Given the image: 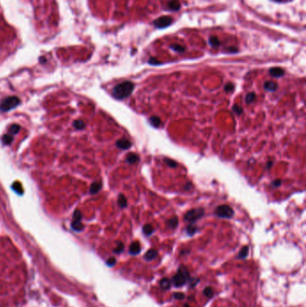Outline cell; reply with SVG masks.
Segmentation results:
<instances>
[{"mask_svg":"<svg viewBox=\"0 0 306 307\" xmlns=\"http://www.w3.org/2000/svg\"><path fill=\"white\" fill-rule=\"evenodd\" d=\"M271 166H272V162H270V161H269V162L268 163V164H267V168H268V169H269Z\"/></svg>","mask_w":306,"mask_h":307,"instance_id":"cell-41","label":"cell"},{"mask_svg":"<svg viewBox=\"0 0 306 307\" xmlns=\"http://www.w3.org/2000/svg\"><path fill=\"white\" fill-rule=\"evenodd\" d=\"M178 223H179L178 217L174 216L173 218H171V219H170V220L167 221V225H168V226H169L170 228L174 229L178 226Z\"/></svg>","mask_w":306,"mask_h":307,"instance_id":"cell-22","label":"cell"},{"mask_svg":"<svg viewBox=\"0 0 306 307\" xmlns=\"http://www.w3.org/2000/svg\"><path fill=\"white\" fill-rule=\"evenodd\" d=\"M74 127L77 129H82L86 127V125H85V122L83 121L78 120V121H76L74 122Z\"/></svg>","mask_w":306,"mask_h":307,"instance_id":"cell-30","label":"cell"},{"mask_svg":"<svg viewBox=\"0 0 306 307\" xmlns=\"http://www.w3.org/2000/svg\"><path fill=\"white\" fill-rule=\"evenodd\" d=\"M269 74L273 77H281L285 75V70L281 67H271L269 69Z\"/></svg>","mask_w":306,"mask_h":307,"instance_id":"cell-9","label":"cell"},{"mask_svg":"<svg viewBox=\"0 0 306 307\" xmlns=\"http://www.w3.org/2000/svg\"><path fill=\"white\" fill-rule=\"evenodd\" d=\"M197 231H198V229H197V227L196 226H194L193 225H189L187 227H186V233L189 235H195L196 233H197Z\"/></svg>","mask_w":306,"mask_h":307,"instance_id":"cell-24","label":"cell"},{"mask_svg":"<svg viewBox=\"0 0 306 307\" xmlns=\"http://www.w3.org/2000/svg\"><path fill=\"white\" fill-rule=\"evenodd\" d=\"M173 22V19L169 15H164L154 21V25L158 29H164L170 26Z\"/></svg>","mask_w":306,"mask_h":307,"instance_id":"cell-6","label":"cell"},{"mask_svg":"<svg viewBox=\"0 0 306 307\" xmlns=\"http://www.w3.org/2000/svg\"><path fill=\"white\" fill-rule=\"evenodd\" d=\"M116 145H117V146H118L119 148L123 149V150H127V149H128V148H130L131 146H132L131 142H130L128 139H125V138H122V139L118 140L117 143H116Z\"/></svg>","mask_w":306,"mask_h":307,"instance_id":"cell-8","label":"cell"},{"mask_svg":"<svg viewBox=\"0 0 306 307\" xmlns=\"http://www.w3.org/2000/svg\"><path fill=\"white\" fill-rule=\"evenodd\" d=\"M184 307H190V305H189L188 304H186V305H184Z\"/></svg>","mask_w":306,"mask_h":307,"instance_id":"cell-42","label":"cell"},{"mask_svg":"<svg viewBox=\"0 0 306 307\" xmlns=\"http://www.w3.org/2000/svg\"><path fill=\"white\" fill-rule=\"evenodd\" d=\"M2 141L4 142V144H6V145H10V144L12 143V141H13V136H11V135H9V134H6V135H4L3 137H2Z\"/></svg>","mask_w":306,"mask_h":307,"instance_id":"cell-26","label":"cell"},{"mask_svg":"<svg viewBox=\"0 0 306 307\" xmlns=\"http://www.w3.org/2000/svg\"><path fill=\"white\" fill-rule=\"evenodd\" d=\"M189 279H190V275L189 272L185 270V268H180L178 272L172 278V283L175 286L180 287L185 284Z\"/></svg>","mask_w":306,"mask_h":307,"instance_id":"cell-2","label":"cell"},{"mask_svg":"<svg viewBox=\"0 0 306 307\" xmlns=\"http://www.w3.org/2000/svg\"><path fill=\"white\" fill-rule=\"evenodd\" d=\"M160 285L164 290H167L171 287V281L168 279H163L160 282Z\"/></svg>","mask_w":306,"mask_h":307,"instance_id":"cell-23","label":"cell"},{"mask_svg":"<svg viewBox=\"0 0 306 307\" xmlns=\"http://www.w3.org/2000/svg\"><path fill=\"white\" fill-rule=\"evenodd\" d=\"M107 264L109 266H113V265L116 264V259L115 258H110L108 260H107Z\"/></svg>","mask_w":306,"mask_h":307,"instance_id":"cell-38","label":"cell"},{"mask_svg":"<svg viewBox=\"0 0 306 307\" xmlns=\"http://www.w3.org/2000/svg\"><path fill=\"white\" fill-rule=\"evenodd\" d=\"M164 163L167 164L169 167H171V168H175V167L178 166V164L175 161L170 159V158H164Z\"/></svg>","mask_w":306,"mask_h":307,"instance_id":"cell-25","label":"cell"},{"mask_svg":"<svg viewBox=\"0 0 306 307\" xmlns=\"http://www.w3.org/2000/svg\"><path fill=\"white\" fill-rule=\"evenodd\" d=\"M233 111H234L235 113H237L238 115H240V114H242V108L241 107V106H239V105H237V104H235V105H234L233 106Z\"/></svg>","mask_w":306,"mask_h":307,"instance_id":"cell-33","label":"cell"},{"mask_svg":"<svg viewBox=\"0 0 306 307\" xmlns=\"http://www.w3.org/2000/svg\"><path fill=\"white\" fill-rule=\"evenodd\" d=\"M13 189H14V191H16V192H18L19 194H22V193L23 192V190H22V185L19 183V182H14V184H13Z\"/></svg>","mask_w":306,"mask_h":307,"instance_id":"cell-29","label":"cell"},{"mask_svg":"<svg viewBox=\"0 0 306 307\" xmlns=\"http://www.w3.org/2000/svg\"><path fill=\"white\" fill-rule=\"evenodd\" d=\"M203 293H204V295H206V297H211L212 295H213V289L211 288V287H206L205 289H204V291H203Z\"/></svg>","mask_w":306,"mask_h":307,"instance_id":"cell-31","label":"cell"},{"mask_svg":"<svg viewBox=\"0 0 306 307\" xmlns=\"http://www.w3.org/2000/svg\"><path fill=\"white\" fill-rule=\"evenodd\" d=\"M74 221L72 222V228L75 231H82L84 229V225L82 224L81 219H82V214L78 209H76L74 213Z\"/></svg>","mask_w":306,"mask_h":307,"instance_id":"cell-7","label":"cell"},{"mask_svg":"<svg viewBox=\"0 0 306 307\" xmlns=\"http://www.w3.org/2000/svg\"><path fill=\"white\" fill-rule=\"evenodd\" d=\"M248 253H249V247L248 246H244V247H242V250H240V252L238 253L237 258L238 259H245V258L248 256Z\"/></svg>","mask_w":306,"mask_h":307,"instance_id":"cell-20","label":"cell"},{"mask_svg":"<svg viewBox=\"0 0 306 307\" xmlns=\"http://www.w3.org/2000/svg\"><path fill=\"white\" fill-rule=\"evenodd\" d=\"M170 48L172 50H174L176 52H179V53H182V52H184L186 50V47L182 46V45H180V44H171L170 45Z\"/></svg>","mask_w":306,"mask_h":307,"instance_id":"cell-18","label":"cell"},{"mask_svg":"<svg viewBox=\"0 0 306 307\" xmlns=\"http://www.w3.org/2000/svg\"><path fill=\"white\" fill-rule=\"evenodd\" d=\"M135 88V85L130 81H125L117 85L112 90V96L118 100H123L128 97Z\"/></svg>","mask_w":306,"mask_h":307,"instance_id":"cell-1","label":"cell"},{"mask_svg":"<svg viewBox=\"0 0 306 307\" xmlns=\"http://www.w3.org/2000/svg\"><path fill=\"white\" fill-rule=\"evenodd\" d=\"M276 1H280V0H276Z\"/></svg>","mask_w":306,"mask_h":307,"instance_id":"cell-43","label":"cell"},{"mask_svg":"<svg viewBox=\"0 0 306 307\" xmlns=\"http://www.w3.org/2000/svg\"><path fill=\"white\" fill-rule=\"evenodd\" d=\"M20 126L19 125H17V124H13L10 128H9V132L11 133V134H16L17 132H19V130H20Z\"/></svg>","mask_w":306,"mask_h":307,"instance_id":"cell-28","label":"cell"},{"mask_svg":"<svg viewBox=\"0 0 306 307\" xmlns=\"http://www.w3.org/2000/svg\"><path fill=\"white\" fill-rule=\"evenodd\" d=\"M141 250V247H140V244L138 242H134L130 244L129 246V253L132 254V255H136L140 252Z\"/></svg>","mask_w":306,"mask_h":307,"instance_id":"cell-10","label":"cell"},{"mask_svg":"<svg viewBox=\"0 0 306 307\" xmlns=\"http://www.w3.org/2000/svg\"><path fill=\"white\" fill-rule=\"evenodd\" d=\"M281 184H282V181H281L280 179H277V180L273 181V182H272V186H273V187H275V188L279 187V186L281 185Z\"/></svg>","mask_w":306,"mask_h":307,"instance_id":"cell-36","label":"cell"},{"mask_svg":"<svg viewBox=\"0 0 306 307\" xmlns=\"http://www.w3.org/2000/svg\"><path fill=\"white\" fill-rule=\"evenodd\" d=\"M143 233L146 235H151L153 233H154V227L152 226V225L150 224H146L144 225L143 227Z\"/></svg>","mask_w":306,"mask_h":307,"instance_id":"cell-19","label":"cell"},{"mask_svg":"<svg viewBox=\"0 0 306 307\" xmlns=\"http://www.w3.org/2000/svg\"><path fill=\"white\" fill-rule=\"evenodd\" d=\"M264 89L269 92H275L278 89V84L273 81H267L264 83Z\"/></svg>","mask_w":306,"mask_h":307,"instance_id":"cell-11","label":"cell"},{"mask_svg":"<svg viewBox=\"0 0 306 307\" xmlns=\"http://www.w3.org/2000/svg\"><path fill=\"white\" fill-rule=\"evenodd\" d=\"M157 255H158V251H157L156 250L151 249V250H148V251H147V252L145 254L144 258H145V260H147V261H151V260H153L154 259H155Z\"/></svg>","mask_w":306,"mask_h":307,"instance_id":"cell-13","label":"cell"},{"mask_svg":"<svg viewBox=\"0 0 306 307\" xmlns=\"http://www.w3.org/2000/svg\"><path fill=\"white\" fill-rule=\"evenodd\" d=\"M118 204L121 208H124L128 206V200L126 199V197L123 194H120L119 198H118Z\"/></svg>","mask_w":306,"mask_h":307,"instance_id":"cell-17","label":"cell"},{"mask_svg":"<svg viewBox=\"0 0 306 307\" xmlns=\"http://www.w3.org/2000/svg\"><path fill=\"white\" fill-rule=\"evenodd\" d=\"M255 99H256V94H255V93H249L247 94V96H246V102L248 104H249V103L253 102L255 101Z\"/></svg>","mask_w":306,"mask_h":307,"instance_id":"cell-27","label":"cell"},{"mask_svg":"<svg viewBox=\"0 0 306 307\" xmlns=\"http://www.w3.org/2000/svg\"><path fill=\"white\" fill-rule=\"evenodd\" d=\"M227 51L231 52V53H236V52H238V49L234 48V47H229L227 49Z\"/></svg>","mask_w":306,"mask_h":307,"instance_id":"cell-39","label":"cell"},{"mask_svg":"<svg viewBox=\"0 0 306 307\" xmlns=\"http://www.w3.org/2000/svg\"><path fill=\"white\" fill-rule=\"evenodd\" d=\"M234 89V84H232V83H228L227 85H225V91L227 92V93L233 92Z\"/></svg>","mask_w":306,"mask_h":307,"instance_id":"cell-32","label":"cell"},{"mask_svg":"<svg viewBox=\"0 0 306 307\" xmlns=\"http://www.w3.org/2000/svg\"><path fill=\"white\" fill-rule=\"evenodd\" d=\"M20 99L16 96H10L2 101L0 102V111H8L14 107L18 106L20 103Z\"/></svg>","mask_w":306,"mask_h":307,"instance_id":"cell-3","label":"cell"},{"mask_svg":"<svg viewBox=\"0 0 306 307\" xmlns=\"http://www.w3.org/2000/svg\"><path fill=\"white\" fill-rule=\"evenodd\" d=\"M139 160V156L136 155V154H134V153H130L128 154V156L126 158V162L129 164H133L136 163L137 161Z\"/></svg>","mask_w":306,"mask_h":307,"instance_id":"cell-14","label":"cell"},{"mask_svg":"<svg viewBox=\"0 0 306 307\" xmlns=\"http://www.w3.org/2000/svg\"><path fill=\"white\" fill-rule=\"evenodd\" d=\"M148 63H149L150 65H161L162 64V62L158 61L155 57H150L149 60H148Z\"/></svg>","mask_w":306,"mask_h":307,"instance_id":"cell-35","label":"cell"},{"mask_svg":"<svg viewBox=\"0 0 306 307\" xmlns=\"http://www.w3.org/2000/svg\"><path fill=\"white\" fill-rule=\"evenodd\" d=\"M215 215L220 218H231L234 215V210L228 205H221L215 208Z\"/></svg>","mask_w":306,"mask_h":307,"instance_id":"cell-5","label":"cell"},{"mask_svg":"<svg viewBox=\"0 0 306 307\" xmlns=\"http://www.w3.org/2000/svg\"><path fill=\"white\" fill-rule=\"evenodd\" d=\"M123 250H124V245H123V243H120L118 244V246L114 249L113 251L115 253H121L123 251Z\"/></svg>","mask_w":306,"mask_h":307,"instance_id":"cell-34","label":"cell"},{"mask_svg":"<svg viewBox=\"0 0 306 307\" xmlns=\"http://www.w3.org/2000/svg\"><path fill=\"white\" fill-rule=\"evenodd\" d=\"M173 297L178 299V300H181L184 298V294L182 293H174L173 294Z\"/></svg>","mask_w":306,"mask_h":307,"instance_id":"cell-37","label":"cell"},{"mask_svg":"<svg viewBox=\"0 0 306 307\" xmlns=\"http://www.w3.org/2000/svg\"><path fill=\"white\" fill-rule=\"evenodd\" d=\"M167 7L171 11H179L180 9V3L179 0H170L167 4Z\"/></svg>","mask_w":306,"mask_h":307,"instance_id":"cell-12","label":"cell"},{"mask_svg":"<svg viewBox=\"0 0 306 307\" xmlns=\"http://www.w3.org/2000/svg\"><path fill=\"white\" fill-rule=\"evenodd\" d=\"M208 42H209V44H210L212 47H214V48H216V47H218V46L220 45V41H219V39H218L217 37H215V36H211V37L209 38V40H208Z\"/></svg>","mask_w":306,"mask_h":307,"instance_id":"cell-21","label":"cell"},{"mask_svg":"<svg viewBox=\"0 0 306 307\" xmlns=\"http://www.w3.org/2000/svg\"><path fill=\"white\" fill-rule=\"evenodd\" d=\"M101 186H102V184H101V181H95V182H93V184L91 185V187H90V192L92 193V194L97 193L101 189Z\"/></svg>","mask_w":306,"mask_h":307,"instance_id":"cell-16","label":"cell"},{"mask_svg":"<svg viewBox=\"0 0 306 307\" xmlns=\"http://www.w3.org/2000/svg\"><path fill=\"white\" fill-rule=\"evenodd\" d=\"M205 215V209L203 207H198L189 210L184 215V219L190 223H195Z\"/></svg>","mask_w":306,"mask_h":307,"instance_id":"cell-4","label":"cell"},{"mask_svg":"<svg viewBox=\"0 0 306 307\" xmlns=\"http://www.w3.org/2000/svg\"><path fill=\"white\" fill-rule=\"evenodd\" d=\"M149 122L150 124L155 128H159L161 126V123H162L161 119L159 117H157V116H152L149 119Z\"/></svg>","mask_w":306,"mask_h":307,"instance_id":"cell-15","label":"cell"},{"mask_svg":"<svg viewBox=\"0 0 306 307\" xmlns=\"http://www.w3.org/2000/svg\"><path fill=\"white\" fill-rule=\"evenodd\" d=\"M191 188H192V184L190 182H187L186 185L184 186V189L186 191H190V190H191Z\"/></svg>","mask_w":306,"mask_h":307,"instance_id":"cell-40","label":"cell"}]
</instances>
